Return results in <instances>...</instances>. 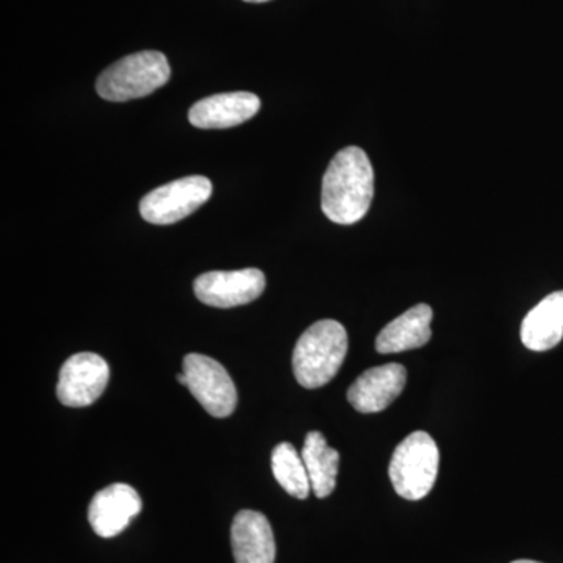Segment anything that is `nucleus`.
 I'll use <instances>...</instances> for the list:
<instances>
[{"instance_id":"f257e3e1","label":"nucleus","mask_w":563,"mask_h":563,"mask_svg":"<svg viewBox=\"0 0 563 563\" xmlns=\"http://www.w3.org/2000/svg\"><path fill=\"white\" fill-rule=\"evenodd\" d=\"M374 196V169L365 151L344 147L325 169L321 209L335 224L351 225L365 218Z\"/></svg>"},{"instance_id":"f03ea898","label":"nucleus","mask_w":563,"mask_h":563,"mask_svg":"<svg viewBox=\"0 0 563 563\" xmlns=\"http://www.w3.org/2000/svg\"><path fill=\"white\" fill-rule=\"evenodd\" d=\"M347 354L346 329L339 321L314 322L292 351V372L303 388H320L331 383Z\"/></svg>"},{"instance_id":"7ed1b4c3","label":"nucleus","mask_w":563,"mask_h":563,"mask_svg":"<svg viewBox=\"0 0 563 563\" xmlns=\"http://www.w3.org/2000/svg\"><path fill=\"white\" fill-rule=\"evenodd\" d=\"M172 79V66L165 54L143 51L128 55L103 70L96 90L110 102H128L157 91Z\"/></svg>"},{"instance_id":"20e7f679","label":"nucleus","mask_w":563,"mask_h":563,"mask_svg":"<svg viewBox=\"0 0 563 563\" xmlns=\"http://www.w3.org/2000/svg\"><path fill=\"white\" fill-rule=\"evenodd\" d=\"M440 453L428 432H413L393 453L388 474L395 492L409 501H420L431 493L439 474Z\"/></svg>"},{"instance_id":"39448f33","label":"nucleus","mask_w":563,"mask_h":563,"mask_svg":"<svg viewBox=\"0 0 563 563\" xmlns=\"http://www.w3.org/2000/svg\"><path fill=\"white\" fill-rule=\"evenodd\" d=\"M213 185L203 176H188L147 192L140 213L151 224L169 225L190 217L209 201Z\"/></svg>"},{"instance_id":"423d86ee","label":"nucleus","mask_w":563,"mask_h":563,"mask_svg":"<svg viewBox=\"0 0 563 563\" xmlns=\"http://www.w3.org/2000/svg\"><path fill=\"white\" fill-rule=\"evenodd\" d=\"M184 373L188 390L207 413L214 418L231 417L239 396L232 377L220 362L202 354H188L184 358Z\"/></svg>"},{"instance_id":"0eeeda50","label":"nucleus","mask_w":563,"mask_h":563,"mask_svg":"<svg viewBox=\"0 0 563 563\" xmlns=\"http://www.w3.org/2000/svg\"><path fill=\"white\" fill-rule=\"evenodd\" d=\"M110 379L109 363L95 352L73 355L62 366L57 396L63 406L88 407L101 398Z\"/></svg>"},{"instance_id":"6e6552de","label":"nucleus","mask_w":563,"mask_h":563,"mask_svg":"<svg viewBox=\"0 0 563 563\" xmlns=\"http://www.w3.org/2000/svg\"><path fill=\"white\" fill-rule=\"evenodd\" d=\"M266 287L257 268L203 273L195 280V295L206 306L232 309L255 301Z\"/></svg>"},{"instance_id":"1a4fd4ad","label":"nucleus","mask_w":563,"mask_h":563,"mask_svg":"<svg viewBox=\"0 0 563 563\" xmlns=\"http://www.w3.org/2000/svg\"><path fill=\"white\" fill-rule=\"evenodd\" d=\"M143 509L135 488L128 484H111L96 493L88 509L92 531L102 539H111L124 531Z\"/></svg>"},{"instance_id":"9d476101","label":"nucleus","mask_w":563,"mask_h":563,"mask_svg":"<svg viewBox=\"0 0 563 563\" xmlns=\"http://www.w3.org/2000/svg\"><path fill=\"white\" fill-rule=\"evenodd\" d=\"M407 383V372L399 363L376 366L355 379L347 390V401L361 413L383 412Z\"/></svg>"},{"instance_id":"9b49d317","label":"nucleus","mask_w":563,"mask_h":563,"mask_svg":"<svg viewBox=\"0 0 563 563\" xmlns=\"http://www.w3.org/2000/svg\"><path fill=\"white\" fill-rule=\"evenodd\" d=\"M258 110L261 99L252 92H221L196 102L188 120L198 129H231L252 120Z\"/></svg>"},{"instance_id":"f8f14e48","label":"nucleus","mask_w":563,"mask_h":563,"mask_svg":"<svg viewBox=\"0 0 563 563\" xmlns=\"http://www.w3.org/2000/svg\"><path fill=\"white\" fill-rule=\"evenodd\" d=\"M233 558L236 563H274L276 542L268 518L254 510L236 514L231 529Z\"/></svg>"},{"instance_id":"ddd939ff","label":"nucleus","mask_w":563,"mask_h":563,"mask_svg":"<svg viewBox=\"0 0 563 563\" xmlns=\"http://www.w3.org/2000/svg\"><path fill=\"white\" fill-rule=\"evenodd\" d=\"M432 318L431 307L418 303L385 325L377 335L376 351L379 354H399L424 346L432 336Z\"/></svg>"},{"instance_id":"4468645a","label":"nucleus","mask_w":563,"mask_h":563,"mask_svg":"<svg viewBox=\"0 0 563 563\" xmlns=\"http://www.w3.org/2000/svg\"><path fill=\"white\" fill-rule=\"evenodd\" d=\"M563 339V291L551 292L526 314L521 342L528 350H553Z\"/></svg>"},{"instance_id":"2eb2a0df","label":"nucleus","mask_w":563,"mask_h":563,"mask_svg":"<svg viewBox=\"0 0 563 563\" xmlns=\"http://www.w3.org/2000/svg\"><path fill=\"white\" fill-rule=\"evenodd\" d=\"M301 454L314 496L328 498L335 490L340 466L339 451L329 446L321 432L313 431L307 433Z\"/></svg>"},{"instance_id":"dca6fc26","label":"nucleus","mask_w":563,"mask_h":563,"mask_svg":"<svg viewBox=\"0 0 563 563\" xmlns=\"http://www.w3.org/2000/svg\"><path fill=\"white\" fill-rule=\"evenodd\" d=\"M272 468L277 483L288 495L298 499H306L309 496L312 490L309 473H307L302 454H299L291 443H280L274 448Z\"/></svg>"},{"instance_id":"f3484780","label":"nucleus","mask_w":563,"mask_h":563,"mask_svg":"<svg viewBox=\"0 0 563 563\" xmlns=\"http://www.w3.org/2000/svg\"><path fill=\"white\" fill-rule=\"evenodd\" d=\"M244 2H251V3H265V2H269V0H244Z\"/></svg>"},{"instance_id":"a211bd4d","label":"nucleus","mask_w":563,"mask_h":563,"mask_svg":"<svg viewBox=\"0 0 563 563\" xmlns=\"http://www.w3.org/2000/svg\"><path fill=\"white\" fill-rule=\"evenodd\" d=\"M512 563H540V562H536V561H515Z\"/></svg>"}]
</instances>
